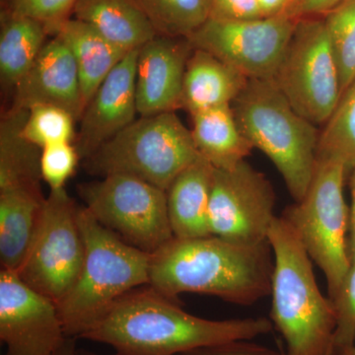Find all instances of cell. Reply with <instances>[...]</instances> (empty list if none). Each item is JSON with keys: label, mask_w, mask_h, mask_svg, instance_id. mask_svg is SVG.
Returning a JSON list of instances; mask_svg holds the SVG:
<instances>
[{"label": "cell", "mask_w": 355, "mask_h": 355, "mask_svg": "<svg viewBox=\"0 0 355 355\" xmlns=\"http://www.w3.org/2000/svg\"><path fill=\"white\" fill-rule=\"evenodd\" d=\"M266 318L209 320L183 309L180 301L150 286L119 299L81 338L104 343L118 355H183L235 340H251L272 331Z\"/></svg>", "instance_id": "obj_1"}, {"label": "cell", "mask_w": 355, "mask_h": 355, "mask_svg": "<svg viewBox=\"0 0 355 355\" xmlns=\"http://www.w3.org/2000/svg\"><path fill=\"white\" fill-rule=\"evenodd\" d=\"M272 270L268 240L242 244L214 235L174 237L151 254L149 286L176 301L193 293L250 306L270 295Z\"/></svg>", "instance_id": "obj_2"}, {"label": "cell", "mask_w": 355, "mask_h": 355, "mask_svg": "<svg viewBox=\"0 0 355 355\" xmlns=\"http://www.w3.org/2000/svg\"><path fill=\"white\" fill-rule=\"evenodd\" d=\"M268 239L273 254L270 320L284 338L286 355H330L336 311L318 286L313 261L282 216L275 217Z\"/></svg>", "instance_id": "obj_3"}, {"label": "cell", "mask_w": 355, "mask_h": 355, "mask_svg": "<svg viewBox=\"0 0 355 355\" xmlns=\"http://www.w3.org/2000/svg\"><path fill=\"white\" fill-rule=\"evenodd\" d=\"M78 221L85 254L80 273L58 304L65 335L81 338L128 292L149 286L151 254L123 241L84 207Z\"/></svg>", "instance_id": "obj_4"}, {"label": "cell", "mask_w": 355, "mask_h": 355, "mask_svg": "<svg viewBox=\"0 0 355 355\" xmlns=\"http://www.w3.org/2000/svg\"><path fill=\"white\" fill-rule=\"evenodd\" d=\"M231 108L248 141L272 161L293 200H302L316 171V125L293 109L273 79H249Z\"/></svg>", "instance_id": "obj_5"}, {"label": "cell", "mask_w": 355, "mask_h": 355, "mask_svg": "<svg viewBox=\"0 0 355 355\" xmlns=\"http://www.w3.org/2000/svg\"><path fill=\"white\" fill-rule=\"evenodd\" d=\"M193 135L175 112L139 116L83 160L89 175H128L167 191L198 158Z\"/></svg>", "instance_id": "obj_6"}, {"label": "cell", "mask_w": 355, "mask_h": 355, "mask_svg": "<svg viewBox=\"0 0 355 355\" xmlns=\"http://www.w3.org/2000/svg\"><path fill=\"white\" fill-rule=\"evenodd\" d=\"M347 171L342 163L318 160L304 197L282 214L302 243L311 260L324 272L329 297L340 288L350 263L349 207L345 198Z\"/></svg>", "instance_id": "obj_7"}, {"label": "cell", "mask_w": 355, "mask_h": 355, "mask_svg": "<svg viewBox=\"0 0 355 355\" xmlns=\"http://www.w3.org/2000/svg\"><path fill=\"white\" fill-rule=\"evenodd\" d=\"M86 209L132 246L154 254L174 238L167 191L128 175H109L78 184Z\"/></svg>", "instance_id": "obj_8"}, {"label": "cell", "mask_w": 355, "mask_h": 355, "mask_svg": "<svg viewBox=\"0 0 355 355\" xmlns=\"http://www.w3.org/2000/svg\"><path fill=\"white\" fill-rule=\"evenodd\" d=\"M79 207L64 188L50 191L31 243L15 270L27 286L57 304L83 268L85 246Z\"/></svg>", "instance_id": "obj_9"}, {"label": "cell", "mask_w": 355, "mask_h": 355, "mask_svg": "<svg viewBox=\"0 0 355 355\" xmlns=\"http://www.w3.org/2000/svg\"><path fill=\"white\" fill-rule=\"evenodd\" d=\"M273 80L306 120L328 121L343 90L323 16L299 18Z\"/></svg>", "instance_id": "obj_10"}, {"label": "cell", "mask_w": 355, "mask_h": 355, "mask_svg": "<svg viewBox=\"0 0 355 355\" xmlns=\"http://www.w3.org/2000/svg\"><path fill=\"white\" fill-rule=\"evenodd\" d=\"M299 18L251 20L209 18L188 37L193 49L216 55L248 79H273Z\"/></svg>", "instance_id": "obj_11"}, {"label": "cell", "mask_w": 355, "mask_h": 355, "mask_svg": "<svg viewBox=\"0 0 355 355\" xmlns=\"http://www.w3.org/2000/svg\"><path fill=\"white\" fill-rule=\"evenodd\" d=\"M270 180L246 160L231 169H216L209 200L210 234L242 244L268 241L275 216Z\"/></svg>", "instance_id": "obj_12"}, {"label": "cell", "mask_w": 355, "mask_h": 355, "mask_svg": "<svg viewBox=\"0 0 355 355\" xmlns=\"http://www.w3.org/2000/svg\"><path fill=\"white\" fill-rule=\"evenodd\" d=\"M57 303L27 286L15 270L0 272V340L4 355H53L67 340Z\"/></svg>", "instance_id": "obj_13"}, {"label": "cell", "mask_w": 355, "mask_h": 355, "mask_svg": "<svg viewBox=\"0 0 355 355\" xmlns=\"http://www.w3.org/2000/svg\"><path fill=\"white\" fill-rule=\"evenodd\" d=\"M137 55L139 49L130 51L86 105L74 144L80 159L85 160L137 120Z\"/></svg>", "instance_id": "obj_14"}, {"label": "cell", "mask_w": 355, "mask_h": 355, "mask_svg": "<svg viewBox=\"0 0 355 355\" xmlns=\"http://www.w3.org/2000/svg\"><path fill=\"white\" fill-rule=\"evenodd\" d=\"M193 50L187 38L160 35L139 49L135 93L139 116L182 109L184 72Z\"/></svg>", "instance_id": "obj_15"}, {"label": "cell", "mask_w": 355, "mask_h": 355, "mask_svg": "<svg viewBox=\"0 0 355 355\" xmlns=\"http://www.w3.org/2000/svg\"><path fill=\"white\" fill-rule=\"evenodd\" d=\"M11 108L53 105L80 120L84 109L78 70L71 51L58 37L46 41L27 74L13 91Z\"/></svg>", "instance_id": "obj_16"}, {"label": "cell", "mask_w": 355, "mask_h": 355, "mask_svg": "<svg viewBox=\"0 0 355 355\" xmlns=\"http://www.w3.org/2000/svg\"><path fill=\"white\" fill-rule=\"evenodd\" d=\"M214 167L198 158L167 190V209L173 235L179 239L205 237L209 230V200Z\"/></svg>", "instance_id": "obj_17"}, {"label": "cell", "mask_w": 355, "mask_h": 355, "mask_svg": "<svg viewBox=\"0 0 355 355\" xmlns=\"http://www.w3.org/2000/svg\"><path fill=\"white\" fill-rule=\"evenodd\" d=\"M249 79L207 51L193 49L184 72L182 109L191 114L231 105Z\"/></svg>", "instance_id": "obj_18"}, {"label": "cell", "mask_w": 355, "mask_h": 355, "mask_svg": "<svg viewBox=\"0 0 355 355\" xmlns=\"http://www.w3.org/2000/svg\"><path fill=\"white\" fill-rule=\"evenodd\" d=\"M71 51L78 70L84 107L130 51H123L83 21L70 18L53 32Z\"/></svg>", "instance_id": "obj_19"}, {"label": "cell", "mask_w": 355, "mask_h": 355, "mask_svg": "<svg viewBox=\"0 0 355 355\" xmlns=\"http://www.w3.org/2000/svg\"><path fill=\"white\" fill-rule=\"evenodd\" d=\"M72 15L125 51L137 50L157 36L132 0H77Z\"/></svg>", "instance_id": "obj_20"}, {"label": "cell", "mask_w": 355, "mask_h": 355, "mask_svg": "<svg viewBox=\"0 0 355 355\" xmlns=\"http://www.w3.org/2000/svg\"><path fill=\"white\" fill-rule=\"evenodd\" d=\"M28 111L10 108L0 121V191H42V149L23 135Z\"/></svg>", "instance_id": "obj_21"}, {"label": "cell", "mask_w": 355, "mask_h": 355, "mask_svg": "<svg viewBox=\"0 0 355 355\" xmlns=\"http://www.w3.org/2000/svg\"><path fill=\"white\" fill-rule=\"evenodd\" d=\"M191 135L198 153L216 169H231L246 160L254 147L243 135L231 105L191 114Z\"/></svg>", "instance_id": "obj_22"}, {"label": "cell", "mask_w": 355, "mask_h": 355, "mask_svg": "<svg viewBox=\"0 0 355 355\" xmlns=\"http://www.w3.org/2000/svg\"><path fill=\"white\" fill-rule=\"evenodd\" d=\"M46 198L42 191H0V263L3 270H16L20 266Z\"/></svg>", "instance_id": "obj_23"}, {"label": "cell", "mask_w": 355, "mask_h": 355, "mask_svg": "<svg viewBox=\"0 0 355 355\" xmlns=\"http://www.w3.org/2000/svg\"><path fill=\"white\" fill-rule=\"evenodd\" d=\"M49 33L38 21L8 9L1 12L0 81L4 90H15L36 62Z\"/></svg>", "instance_id": "obj_24"}, {"label": "cell", "mask_w": 355, "mask_h": 355, "mask_svg": "<svg viewBox=\"0 0 355 355\" xmlns=\"http://www.w3.org/2000/svg\"><path fill=\"white\" fill-rule=\"evenodd\" d=\"M318 160L342 163L347 174L355 167V77L320 132Z\"/></svg>", "instance_id": "obj_25"}, {"label": "cell", "mask_w": 355, "mask_h": 355, "mask_svg": "<svg viewBox=\"0 0 355 355\" xmlns=\"http://www.w3.org/2000/svg\"><path fill=\"white\" fill-rule=\"evenodd\" d=\"M156 34L188 38L209 18V0H132Z\"/></svg>", "instance_id": "obj_26"}, {"label": "cell", "mask_w": 355, "mask_h": 355, "mask_svg": "<svg viewBox=\"0 0 355 355\" xmlns=\"http://www.w3.org/2000/svg\"><path fill=\"white\" fill-rule=\"evenodd\" d=\"M323 18L343 92L355 77V0H342Z\"/></svg>", "instance_id": "obj_27"}, {"label": "cell", "mask_w": 355, "mask_h": 355, "mask_svg": "<svg viewBox=\"0 0 355 355\" xmlns=\"http://www.w3.org/2000/svg\"><path fill=\"white\" fill-rule=\"evenodd\" d=\"M74 116L53 105H36L28 110L23 135L33 144L43 149L51 144L73 142Z\"/></svg>", "instance_id": "obj_28"}, {"label": "cell", "mask_w": 355, "mask_h": 355, "mask_svg": "<svg viewBox=\"0 0 355 355\" xmlns=\"http://www.w3.org/2000/svg\"><path fill=\"white\" fill-rule=\"evenodd\" d=\"M331 300L336 317L334 347L355 345V261L350 263L340 288Z\"/></svg>", "instance_id": "obj_29"}, {"label": "cell", "mask_w": 355, "mask_h": 355, "mask_svg": "<svg viewBox=\"0 0 355 355\" xmlns=\"http://www.w3.org/2000/svg\"><path fill=\"white\" fill-rule=\"evenodd\" d=\"M80 156L72 142L51 144L42 149L41 173L50 191L60 190L74 174Z\"/></svg>", "instance_id": "obj_30"}, {"label": "cell", "mask_w": 355, "mask_h": 355, "mask_svg": "<svg viewBox=\"0 0 355 355\" xmlns=\"http://www.w3.org/2000/svg\"><path fill=\"white\" fill-rule=\"evenodd\" d=\"M77 0H7L6 9L42 23L53 35L58 27L70 19Z\"/></svg>", "instance_id": "obj_31"}, {"label": "cell", "mask_w": 355, "mask_h": 355, "mask_svg": "<svg viewBox=\"0 0 355 355\" xmlns=\"http://www.w3.org/2000/svg\"><path fill=\"white\" fill-rule=\"evenodd\" d=\"M209 18L219 20H251L261 18L256 0H209Z\"/></svg>", "instance_id": "obj_32"}, {"label": "cell", "mask_w": 355, "mask_h": 355, "mask_svg": "<svg viewBox=\"0 0 355 355\" xmlns=\"http://www.w3.org/2000/svg\"><path fill=\"white\" fill-rule=\"evenodd\" d=\"M183 355H286L279 343V349L275 350L268 347L252 343L251 340H235L191 350Z\"/></svg>", "instance_id": "obj_33"}, {"label": "cell", "mask_w": 355, "mask_h": 355, "mask_svg": "<svg viewBox=\"0 0 355 355\" xmlns=\"http://www.w3.org/2000/svg\"><path fill=\"white\" fill-rule=\"evenodd\" d=\"M263 17H279L291 16L300 18L298 15L300 0H256Z\"/></svg>", "instance_id": "obj_34"}, {"label": "cell", "mask_w": 355, "mask_h": 355, "mask_svg": "<svg viewBox=\"0 0 355 355\" xmlns=\"http://www.w3.org/2000/svg\"><path fill=\"white\" fill-rule=\"evenodd\" d=\"M342 0H300L299 17H317L324 16Z\"/></svg>", "instance_id": "obj_35"}, {"label": "cell", "mask_w": 355, "mask_h": 355, "mask_svg": "<svg viewBox=\"0 0 355 355\" xmlns=\"http://www.w3.org/2000/svg\"><path fill=\"white\" fill-rule=\"evenodd\" d=\"M349 176L350 191L349 252L350 261H355V167L349 172Z\"/></svg>", "instance_id": "obj_36"}, {"label": "cell", "mask_w": 355, "mask_h": 355, "mask_svg": "<svg viewBox=\"0 0 355 355\" xmlns=\"http://www.w3.org/2000/svg\"><path fill=\"white\" fill-rule=\"evenodd\" d=\"M76 347V338H67L62 347L53 355H78Z\"/></svg>", "instance_id": "obj_37"}, {"label": "cell", "mask_w": 355, "mask_h": 355, "mask_svg": "<svg viewBox=\"0 0 355 355\" xmlns=\"http://www.w3.org/2000/svg\"><path fill=\"white\" fill-rule=\"evenodd\" d=\"M330 355H355V345L345 347H334Z\"/></svg>", "instance_id": "obj_38"}, {"label": "cell", "mask_w": 355, "mask_h": 355, "mask_svg": "<svg viewBox=\"0 0 355 355\" xmlns=\"http://www.w3.org/2000/svg\"><path fill=\"white\" fill-rule=\"evenodd\" d=\"M78 355H100V354H95V352H88V350L79 349ZM114 355H118V354H114Z\"/></svg>", "instance_id": "obj_39"}]
</instances>
